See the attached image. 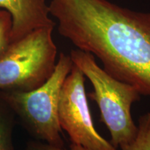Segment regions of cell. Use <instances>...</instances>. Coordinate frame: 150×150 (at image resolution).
I'll list each match as a JSON object with an SVG mask.
<instances>
[{
	"mask_svg": "<svg viewBox=\"0 0 150 150\" xmlns=\"http://www.w3.org/2000/svg\"><path fill=\"white\" fill-rule=\"evenodd\" d=\"M73 65L70 55L60 53L53 73L38 88L27 92L1 91L0 98L20 118L38 140L64 147L59 120V104L63 83Z\"/></svg>",
	"mask_w": 150,
	"mask_h": 150,
	"instance_id": "3",
	"label": "cell"
},
{
	"mask_svg": "<svg viewBox=\"0 0 150 150\" xmlns=\"http://www.w3.org/2000/svg\"><path fill=\"white\" fill-rule=\"evenodd\" d=\"M48 6L62 36L97 57L112 77L150 97V13L108 0H51Z\"/></svg>",
	"mask_w": 150,
	"mask_h": 150,
	"instance_id": "1",
	"label": "cell"
},
{
	"mask_svg": "<svg viewBox=\"0 0 150 150\" xmlns=\"http://www.w3.org/2000/svg\"><path fill=\"white\" fill-rule=\"evenodd\" d=\"M54 27L40 28L9 43L0 55V91H31L51 76L57 55Z\"/></svg>",
	"mask_w": 150,
	"mask_h": 150,
	"instance_id": "4",
	"label": "cell"
},
{
	"mask_svg": "<svg viewBox=\"0 0 150 150\" xmlns=\"http://www.w3.org/2000/svg\"><path fill=\"white\" fill-rule=\"evenodd\" d=\"M70 55L73 64L80 69L93 86L94 91L88 96L98 105L100 121L110 131V143L117 149L131 142L138 131L131 108L134 103L140 100L141 95L133 86L108 74L89 52L76 49L72 50Z\"/></svg>",
	"mask_w": 150,
	"mask_h": 150,
	"instance_id": "2",
	"label": "cell"
},
{
	"mask_svg": "<svg viewBox=\"0 0 150 150\" xmlns=\"http://www.w3.org/2000/svg\"><path fill=\"white\" fill-rule=\"evenodd\" d=\"M0 9L11 17V42L40 28L55 26L45 0H0Z\"/></svg>",
	"mask_w": 150,
	"mask_h": 150,
	"instance_id": "6",
	"label": "cell"
},
{
	"mask_svg": "<svg viewBox=\"0 0 150 150\" xmlns=\"http://www.w3.org/2000/svg\"><path fill=\"white\" fill-rule=\"evenodd\" d=\"M11 27L12 20L10 14L0 9V55L11 42Z\"/></svg>",
	"mask_w": 150,
	"mask_h": 150,
	"instance_id": "9",
	"label": "cell"
},
{
	"mask_svg": "<svg viewBox=\"0 0 150 150\" xmlns=\"http://www.w3.org/2000/svg\"><path fill=\"white\" fill-rule=\"evenodd\" d=\"M83 72L73 64L62 87L59 104V120L72 143L91 150H118L104 139L94 127Z\"/></svg>",
	"mask_w": 150,
	"mask_h": 150,
	"instance_id": "5",
	"label": "cell"
},
{
	"mask_svg": "<svg viewBox=\"0 0 150 150\" xmlns=\"http://www.w3.org/2000/svg\"><path fill=\"white\" fill-rule=\"evenodd\" d=\"M26 150H66L64 147L53 146L40 141H30L27 143ZM69 150H91L79 144L71 143Z\"/></svg>",
	"mask_w": 150,
	"mask_h": 150,
	"instance_id": "10",
	"label": "cell"
},
{
	"mask_svg": "<svg viewBox=\"0 0 150 150\" xmlns=\"http://www.w3.org/2000/svg\"><path fill=\"white\" fill-rule=\"evenodd\" d=\"M13 112L0 98V150H15L13 143Z\"/></svg>",
	"mask_w": 150,
	"mask_h": 150,
	"instance_id": "7",
	"label": "cell"
},
{
	"mask_svg": "<svg viewBox=\"0 0 150 150\" xmlns=\"http://www.w3.org/2000/svg\"><path fill=\"white\" fill-rule=\"evenodd\" d=\"M138 131L131 142L120 145L121 150H150V112L138 118Z\"/></svg>",
	"mask_w": 150,
	"mask_h": 150,
	"instance_id": "8",
	"label": "cell"
}]
</instances>
